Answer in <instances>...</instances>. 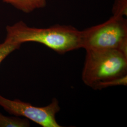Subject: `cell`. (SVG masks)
I'll use <instances>...</instances> for the list:
<instances>
[{"mask_svg":"<svg viewBox=\"0 0 127 127\" xmlns=\"http://www.w3.org/2000/svg\"><path fill=\"white\" fill-rule=\"evenodd\" d=\"M112 12L113 15L127 16V0H115Z\"/></svg>","mask_w":127,"mask_h":127,"instance_id":"8","label":"cell"},{"mask_svg":"<svg viewBox=\"0 0 127 127\" xmlns=\"http://www.w3.org/2000/svg\"><path fill=\"white\" fill-rule=\"evenodd\" d=\"M24 13H29L37 9L43 8L47 4L46 0H2Z\"/></svg>","mask_w":127,"mask_h":127,"instance_id":"5","label":"cell"},{"mask_svg":"<svg viewBox=\"0 0 127 127\" xmlns=\"http://www.w3.org/2000/svg\"><path fill=\"white\" fill-rule=\"evenodd\" d=\"M21 45V44L6 37L4 41L0 44V64L14 51L19 49Z\"/></svg>","mask_w":127,"mask_h":127,"instance_id":"7","label":"cell"},{"mask_svg":"<svg viewBox=\"0 0 127 127\" xmlns=\"http://www.w3.org/2000/svg\"><path fill=\"white\" fill-rule=\"evenodd\" d=\"M0 106L10 114L26 118L42 127H62L56 119V115L60 110L56 98L52 99L46 106L39 107L17 99L10 100L0 95Z\"/></svg>","mask_w":127,"mask_h":127,"instance_id":"4","label":"cell"},{"mask_svg":"<svg viewBox=\"0 0 127 127\" xmlns=\"http://www.w3.org/2000/svg\"><path fill=\"white\" fill-rule=\"evenodd\" d=\"M82 48L116 49L127 56V20L113 15L104 23L82 31Z\"/></svg>","mask_w":127,"mask_h":127,"instance_id":"3","label":"cell"},{"mask_svg":"<svg viewBox=\"0 0 127 127\" xmlns=\"http://www.w3.org/2000/svg\"><path fill=\"white\" fill-rule=\"evenodd\" d=\"M30 126L29 120L26 118L5 116L0 113V127H28Z\"/></svg>","mask_w":127,"mask_h":127,"instance_id":"6","label":"cell"},{"mask_svg":"<svg viewBox=\"0 0 127 127\" xmlns=\"http://www.w3.org/2000/svg\"><path fill=\"white\" fill-rule=\"evenodd\" d=\"M127 75L123 77L118 78L112 80L109 82H106L104 83L100 87V90L103 89L107 88L110 87L116 86H127Z\"/></svg>","mask_w":127,"mask_h":127,"instance_id":"9","label":"cell"},{"mask_svg":"<svg viewBox=\"0 0 127 127\" xmlns=\"http://www.w3.org/2000/svg\"><path fill=\"white\" fill-rule=\"evenodd\" d=\"M82 80L95 90L106 82L127 75V56L116 49L88 50Z\"/></svg>","mask_w":127,"mask_h":127,"instance_id":"2","label":"cell"},{"mask_svg":"<svg viewBox=\"0 0 127 127\" xmlns=\"http://www.w3.org/2000/svg\"><path fill=\"white\" fill-rule=\"evenodd\" d=\"M6 31V37L15 42L40 43L60 54L82 48V31L71 26L55 25L39 28L20 21L7 26Z\"/></svg>","mask_w":127,"mask_h":127,"instance_id":"1","label":"cell"}]
</instances>
